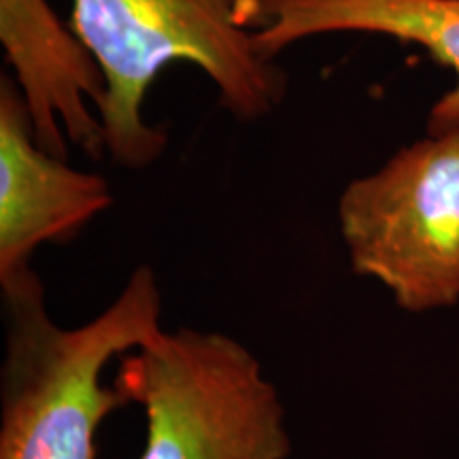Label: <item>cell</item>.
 Masks as SVG:
<instances>
[{
	"instance_id": "obj_1",
	"label": "cell",
	"mask_w": 459,
	"mask_h": 459,
	"mask_svg": "<svg viewBox=\"0 0 459 459\" xmlns=\"http://www.w3.org/2000/svg\"><path fill=\"white\" fill-rule=\"evenodd\" d=\"M68 26L105 73L99 107L107 153L143 170L164 156L169 132L145 122L149 88L166 66L189 62L238 122L268 117L287 94V73L254 39L260 0H71Z\"/></svg>"
},
{
	"instance_id": "obj_2",
	"label": "cell",
	"mask_w": 459,
	"mask_h": 459,
	"mask_svg": "<svg viewBox=\"0 0 459 459\" xmlns=\"http://www.w3.org/2000/svg\"><path fill=\"white\" fill-rule=\"evenodd\" d=\"M0 287L7 315L0 459H96L100 423L128 404L102 385V370L162 330L156 274L136 268L122 294L79 328L49 317L34 271Z\"/></svg>"
},
{
	"instance_id": "obj_3",
	"label": "cell",
	"mask_w": 459,
	"mask_h": 459,
	"mask_svg": "<svg viewBox=\"0 0 459 459\" xmlns=\"http://www.w3.org/2000/svg\"><path fill=\"white\" fill-rule=\"evenodd\" d=\"M115 389L139 404V459H287L283 402L260 359L221 332L160 330L119 358Z\"/></svg>"
},
{
	"instance_id": "obj_4",
	"label": "cell",
	"mask_w": 459,
	"mask_h": 459,
	"mask_svg": "<svg viewBox=\"0 0 459 459\" xmlns=\"http://www.w3.org/2000/svg\"><path fill=\"white\" fill-rule=\"evenodd\" d=\"M338 226L359 277L387 287L402 311L459 302V130L402 147L338 200Z\"/></svg>"
},
{
	"instance_id": "obj_5",
	"label": "cell",
	"mask_w": 459,
	"mask_h": 459,
	"mask_svg": "<svg viewBox=\"0 0 459 459\" xmlns=\"http://www.w3.org/2000/svg\"><path fill=\"white\" fill-rule=\"evenodd\" d=\"M113 204L96 172L71 169L34 139L15 79H0V283L32 271L34 251L65 243Z\"/></svg>"
},
{
	"instance_id": "obj_6",
	"label": "cell",
	"mask_w": 459,
	"mask_h": 459,
	"mask_svg": "<svg viewBox=\"0 0 459 459\" xmlns=\"http://www.w3.org/2000/svg\"><path fill=\"white\" fill-rule=\"evenodd\" d=\"M0 41L39 147L66 160L71 141L85 156H105L99 107L107 79L79 34L62 24L48 0H0Z\"/></svg>"
},
{
	"instance_id": "obj_7",
	"label": "cell",
	"mask_w": 459,
	"mask_h": 459,
	"mask_svg": "<svg viewBox=\"0 0 459 459\" xmlns=\"http://www.w3.org/2000/svg\"><path fill=\"white\" fill-rule=\"evenodd\" d=\"M341 32L383 34L426 49L455 74L429 111L428 132L459 130V0H260L254 39L277 57L291 45Z\"/></svg>"
}]
</instances>
